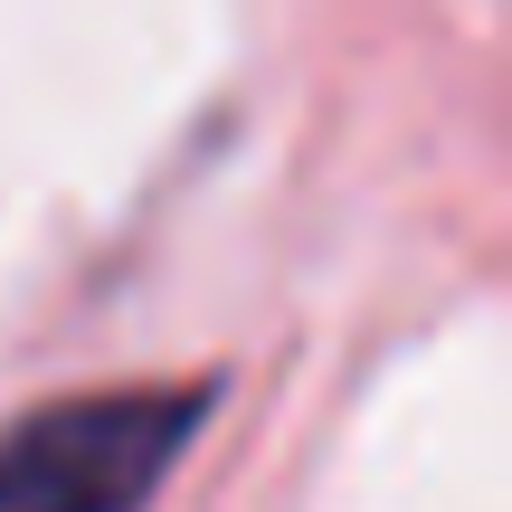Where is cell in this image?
<instances>
[{
	"instance_id": "obj_1",
	"label": "cell",
	"mask_w": 512,
	"mask_h": 512,
	"mask_svg": "<svg viewBox=\"0 0 512 512\" xmlns=\"http://www.w3.org/2000/svg\"><path fill=\"white\" fill-rule=\"evenodd\" d=\"M209 408V380H143L29 408L0 437V512H143Z\"/></svg>"
}]
</instances>
